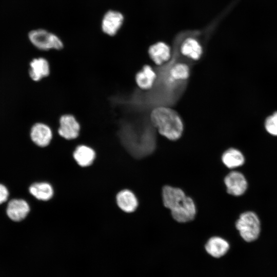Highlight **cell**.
I'll use <instances>...</instances> for the list:
<instances>
[{
	"mask_svg": "<svg viewBox=\"0 0 277 277\" xmlns=\"http://www.w3.org/2000/svg\"><path fill=\"white\" fill-rule=\"evenodd\" d=\"M196 32H186L182 34L179 43V51L181 54L193 61H199L203 56V46L195 36Z\"/></svg>",
	"mask_w": 277,
	"mask_h": 277,
	"instance_id": "obj_4",
	"label": "cell"
},
{
	"mask_svg": "<svg viewBox=\"0 0 277 277\" xmlns=\"http://www.w3.org/2000/svg\"><path fill=\"white\" fill-rule=\"evenodd\" d=\"M222 160L224 164L230 169L239 167L245 162L243 154L235 148H230L225 151L222 155Z\"/></svg>",
	"mask_w": 277,
	"mask_h": 277,
	"instance_id": "obj_19",
	"label": "cell"
},
{
	"mask_svg": "<svg viewBox=\"0 0 277 277\" xmlns=\"http://www.w3.org/2000/svg\"><path fill=\"white\" fill-rule=\"evenodd\" d=\"M28 37L35 47L42 50H60L63 48L64 45L61 39L54 34L45 29L32 30L29 33Z\"/></svg>",
	"mask_w": 277,
	"mask_h": 277,
	"instance_id": "obj_5",
	"label": "cell"
},
{
	"mask_svg": "<svg viewBox=\"0 0 277 277\" xmlns=\"http://www.w3.org/2000/svg\"><path fill=\"white\" fill-rule=\"evenodd\" d=\"M53 136L52 130L47 124L36 123L31 128V139L38 147L45 148L49 146L52 142Z\"/></svg>",
	"mask_w": 277,
	"mask_h": 277,
	"instance_id": "obj_7",
	"label": "cell"
},
{
	"mask_svg": "<svg viewBox=\"0 0 277 277\" xmlns=\"http://www.w3.org/2000/svg\"><path fill=\"white\" fill-rule=\"evenodd\" d=\"M116 203L118 208L125 213L134 212L138 206L137 199L130 190L124 189L116 195Z\"/></svg>",
	"mask_w": 277,
	"mask_h": 277,
	"instance_id": "obj_13",
	"label": "cell"
},
{
	"mask_svg": "<svg viewBox=\"0 0 277 277\" xmlns=\"http://www.w3.org/2000/svg\"><path fill=\"white\" fill-rule=\"evenodd\" d=\"M267 131L273 135H277V111L268 116L265 123Z\"/></svg>",
	"mask_w": 277,
	"mask_h": 277,
	"instance_id": "obj_20",
	"label": "cell"
},
{
	"mask_svg": "<svg viewBox=\"0 0 277 277\" xmlns=\"http://www.w3.org/2000/svg\"><path fill=\"white\" fill-rule=\"evenodd\" d=\"M28 203L22 199H14L10 201L7 208V213L12 221L19 222L24 220L30 211Z\"/></svg>",
	"mask_w": 277,
	"mask_h": 277,
	"instance_id": "obj_14",
	"label": "cell"
},
{
	"mask_svg": "<svg viewBox=\"0 0 277 277\" xmlns=\"http://www.w3.org/2000/svg\"><path fill=\"white\" fill-rule=\"evenodd\" d=\"M29 191L35 199L43 202L50 200L54 194L52 185L46 181L33 183L29 187Z\"/></svg>",
	"mask_w": 277,
	"mask_h": 277,
	"instance_id": "obj_17",
	"label": "cell"
},
{
	"mask_svg": "<svg viewBox=\"0 0 277 277\" xmlns=\"http://www.w3.org/2000/svg\"><path fill=\"white\" fill-rule=\"evenodd\" d=\"M235 226L241 237L247 242L255 241L260 235V220L258 216L251 211L242 213L236 222Z\"/></svg>",
	"mask_w": 277,
	"mask_h": 277,
	"instance_id": "obj_3",
	"label": "cell"
},
{
	"mask_svg": "<svg viewBox=\"0 0 277 277\" xmlns=\"http://www.w3.org/2000/svg\"><path fill=\"white\" fill-rule=\"evenodd\" d=\"M8 196L7 189L4 185L0 184V204L5 202Z\"/></svg>",
	"mask_w": 277,
	"mask_h": 277,
	"instance_id": "obj_21",
	"label": "cell"
},
{
	"mask_svg": "<svg viewBox=\"0 0 277 277\" xmlns=\"http://www.w3.org/2000/svg\"><path fill=\"white\" fill-rule=\"evenodd\" d=\"M224 182L227 192L234 196L243 194L247 188V182L245 176L237 171L229 173L225 177Z\"/></svg>",
	"mask_w": 277,
	"mask_h": 277,
	"instance_id": "obj_9",
	"label": "cell"
},
{
	"mask_svg": "<svg viewBox=\"0 0 277 277\" xmlns=\"http://www.w3.org/2000/svg\"><path fill=\"white\" fill-rule=\"evenodd\" d=\"M80 131V124L73 115L64 114L60 116L57 133L61 137L73 140L79 136Z\"/></svg>",
	"mask_w": 277,
	"mask_h": 277,
	"instance_id": "obj_6",
	"label": "cell"
},
{
	"mask_svg": "<svg viewBox=\"0 0 277 277\" xmlns=\"http://www.w3.org/2000/svg\"><path fill=\"white\" fill-rule=\"evenodd\" d=\"M162 197L164 205L171 210L175 221L185 223L194 219L196 213L194 203L182 189L165 186L162 190Z\"/></svg>",
	"mask_w": 277,
	"mask_h": 277,
	"instance_id": "obj_1",
	"label": "cell"
},
{
	"mask_svg": "<svg viewBox=\"0 0 277 277\" xmlns=\"http://www.w3.org/2000/svg\"><path fill=\"white\" fill-rule=\"evenodd\" d=\"M190 75V68L188 64L178 62L171 66L168 71L167 82L174 85L187 81Z\"/></svg>",
	"mask_w": 277,
	"mask_h": 277,
	"instance_id": "obj_16",
	"label": "cell"
},
{
	"mask_svg": "<svg viewBox=\"0 0 277 277\" xmlns=\"http://www.w3.org/2000/svg\"><path fill=\"white\" fill-rule=\"evenodd\" d=\"M148 53L150 59L157 66L165 64L172 57L170 46L164 42H158L151 45Z\"/></svg>",
	"mask_w": 277,
	"mask_h": 277,
	"instance_id": "obj_10",
	"label": "cell"
},
{
	"mask_svg": "<svg viewBox=\"0 0 277 277\" xmlns=\"http://www.w3.org/2000/svg\"><path fill=\"white\" fill-rule=\"evenodd\" d=\"M124 22V16L120 12L110 10L104 15L102 23L103 32L110 35L116 34Z\"/></svg>",
	"mask_w": 277,
	"mask_h": 277,
	"instance_id": "obj_11",
	"label": "cell"
},
{
	"mask_svg": "<svg viewBox=\"0 0 277 277\" xmlns=\"http://www.w3.org/2000/svg\"><path fill=\"white\" fill-rule=\"evenodd\" d=\"M72 157L75 163L83 168L91 166L96 158L95 150L91 146L86 144H80L73 149Z\"/></svg>",
	"mask_w": 277,
	"mask_h": 277,
	"instance_id": "obj_8",
	"label": "cell"
},
{
	"mask_svg": "<svg viewBox=\"0 0 277 277\" xmlns=\"http://www.w3.org/2000/svg\"><path fill=\"white\" fill-rule=\"evenodd\" d=\"M157 78L154 69L149 65H145L135 75L137 87L143 90H149L154 86Z\"/></svg>",
	"mask_w": 277,
	"mask_h": 277,
	"instance_id": "obj_12",
	"label": "cell"
},
{
	"mask_svg": "<svg viewBox=\"0 0 277 277\" xmlns=\"http://www.w3.org/2000/svg\"><path fill=\"white\" fill-rule=\"evenodd\" d=\"M29 73L31 78L35 82L48 76L50 66L47 60L42 57L33 59L30 63Z\"/></svg>",
	"mask_w": 277,
	"mask_h": 277,
	"instance_id": "obj_15",
	"label": "cell"
},
{
	"mask_svg": "<svg viewBox=\"0 0 277 277\" xmlns=\"http://www.w3.org/2000/svg\"><path fill=\"white\" fill-rule=\"evenodd\" d=\"M150 120L159 133L169 140H177L183 135V120L179 113L170 107L154 108L150 113Z\"/></svg>",
	"mask_w": 277,
	"mask_h": 277,
	"instance_id": "obj_2",
	"label": "cell"
},
{
	"mask_svg": "<svg viewBox=\"0 0 277 277\" xmlns=\"http://www.w3.org/2000/svg\"><path fill=\"white\" fill-rule=\"evenodd\" d=\"M229 249V244L224 239L214 236L211 238L205 245L207 252L213 258H219L224 256Z\"/></svg>",
	"mask_w": 277,
	"mask_h": 277,
	"instance_id": "obj_18",
	"label": "cell"
}]
</instances>
